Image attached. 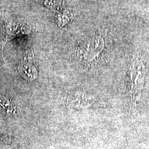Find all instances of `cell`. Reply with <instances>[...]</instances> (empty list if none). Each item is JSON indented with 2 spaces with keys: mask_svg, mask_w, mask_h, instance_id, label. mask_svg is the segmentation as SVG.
I'll return each mask as SVG.
<instances>
[{
  "mask_svg": "<svg viewBox=\"0 0 149 149\" xmlns=\"http://www.w3.org/2000/svg\"><path fill=\"white\" fill-rule=\"evenodd\" d=\"M145 66L139 59L134 60L128 72V84L129 94L133 101H138L143 89L145 79Z\"/></svg>",
  "mask_w": 149,
  "mask_h": 149,
  "instance_id": "obj_1",
  "label": "cell"
}]
</instances>
